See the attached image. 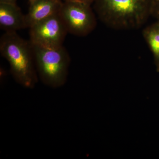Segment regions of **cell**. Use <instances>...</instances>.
Masks as SVG:
<instances>
[{
  "label": "cell",
  "instance_id": "4",
  "mask_svg": "<svg viewBox=\"0 0 159 159\" xmlns=\"http://www.w3.org/2000/svg\"><path fill=\"white\" fill-rule=\"evenodd\" d=\"M59 14L68 32L76 36H87L97 26L96 16L88 4L63 2Z\"/></svg>",
  "mask_w": 159,
  "mask_h": 159
},
{
  "label": "cell",
  "instance_id": "11",
  "mask_svg": "<svg viewBox=\"0 0 159 159\" xmlns=\"http://www.w3.org/2000/svg\"><path fill=\"white\" fill-rule=\"evenodd\" d=\"M151 11H155V14H154L155 15L157 16L158 18L159 19V7L158 8H157L156 10H152Z\"/></svg>",
  "mask_w": 159,
  "mask_h": 159
},
{
  "label": "cell",
  "instance_id": "8",
  "mask_svg": "<svg viewBox=\"0 0 159 159\" xmlns=\"http://www.w3.org/2000/svg\"><path fill=\"white\" fill-rule=\"evenodd\" d=\"M143 35L153 54L157 71L159 72V21L145 28Z\"/></svg>",
  "mask_w": 159,
  "mask_h": 159
},
{
  "label": "cell",
  "instance_id": "10",
  "mask_svg": "<svg viewBox=\"0 0 159 159\" xmlns=\"http://www.w3.org/2000/svg\"><path fill=\"white\" fill-rule=\"evenodd\" d=\"M0 3L16 4V0H0Z\"/></svg>",
  "mask_w": 159,
  "mask_h": 159
},
{
  "label": "cell",
  "instance_id": "1",
  "mask_svg": "<svg viewBox=\"0 0 159 159\" xmlns=\"http://www.w3.org/2000/svg\"><path fill=\"white\" fill-rule=\"evenodd\" d=\"M0 53L9 62L16 81L26 88H33L38 76L30 41L22 38L16 32H6L0 39Z\"/></svg>",
  "mask_w": 159,
  "mask_h": 159
},
{
  "label": "cell",
  "instance_id": "13",
  "mask_svg": "<svg viewBox=\"0 0 159 159\" xmlns=\"http://www.w3.org/2000/svg\"><path fill=\"white\" fill-rule=\"evenodd\" d=\"M29 1H31V0H29Z\"/></svg>",
  "mask_w": 159,
  "mask_h": 159
},
{
  "label": "cell",
  "instance_id": "3",
  "mask_svg": "<svg viewBox=\"0 0 159 159\" xmlns=\"http://www.w3.org/2000/svg\"><path fill=\"white\" fill-rule=\"evenodd\" d=\"M32 45L36 71L42 82L53 88L62 86L66 81L70 63L65 47L50 48Z\"/></svg>",
  "mask_w": 159,
  "mask_h": 159
},
{
  "label": "cell",
  "instance_id": "2",
  "mask_svg": "<svg viewBox=\"0 0 159 159\" xmlns=\"http://www.w3.org/2000/svg\"><path fill=\"white\" fill-rule=\"evenodd\" d=\"M99 19L117 30H133L142 27L151 9L148 0H95Z\"/></svg>",
  "mask_w": 159,
  "mask_h": 159
},
{
  "label": "cell",
  "instance_id": "7",
  "mask_svg": "<svg viewBox=\"0 0 159 159\" xmlns=\"http://www.w3.org/2000/svg\"><path fill=\"white\" fill-rule=\"evenodd\" d=\"M0 28L6 32L27 28L25 15L16 4L0 3Z\"/></svg>",
  "mask_w": 159,
  "mask_h": 159
},
{
  "label": "cell",
  "instance_id": "5",
  "mask_svg": "<svg viewBox=\"0 0 159 159\" xmlns=\"http://www.w3.org/2000/svg\"><path fill=\"white\" fill-rule=\"evenodd\" d=\"M29 29V41L33 45L50 48L63 46L68 33L59 13L34 24Z\"/></svg>",
  "mask_w": 159,
  "mask_h": 159
},
{
  "label": "cell",
  "instance_id": "9",
  "mask_svg": "<svg viewBox=\"0 0 159 159\" xmlns=\"http://www.w3.org/2000/svg\"><path fill=\"white\" fill-rule=\"evenodd\" d=\"M63 1L64 2H77L84 3L88 5H91V4L95 1V0H63Z\"/></svg>",
  "mask_w": 159,
  "mask_h": 159
},
{
  "label": "cell",
  "instance_id": "6",
  "mask_svg": "<svg viewBox=\"0 0 159 159\" xmlns=\"http://www.w3.org/2000/svg\"><path fill=\"white\" fill-rule=\"evenodd\" d=\"M61 0H31L28 13L25 15L27 28L59 13Z\"/></svg>",
  "mask_w": 159,
  "mask_h": 159
},
{
  "label": "cell",
  "instance_id": "12",
  "mask_svg": "<svg viewBox=\"0 0 159 159\" xmlns=\"http://www.w3.org/2000/svg\"><path fill=\"white\" fill-rule=\"evenodd\" d=\"M155 1H156L157 2H158L159 3V0H155Z\"/></svg>",
  "mask_w": 159,
  "mask_h": 159
}]
</instances>
